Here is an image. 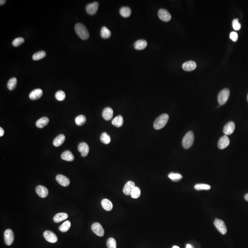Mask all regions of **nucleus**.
<instances>
[{"label": "nucleus", "mask_w": 248, "mask_h": 248, "mask_svg": "<svg viewBox=\"0 0 248 248\" xmlns=\"http://www.w3.org/2000/svg\"><path fill=\"white\" fill-rule=\"evenodd\" d=\"M75 31L77 35L82 40H87L89 37L88 30L83 24L77 23L75 27Z\"/></svg>", "instance_id": "nucleus-1"}, {"label": "nucleus", "mask_w": 248, "mask_h": 248, "mask_svg": "<svg viewBox=\"0 0 248 248\" xmlns=\"http://www.w3.org/2000/svg\"><path fill=\"white\" fill-rule=\"evenodd\" d=\"M169 115L166 114H162L157 118L154 122V128L156 130H159L164 127L168 122Z\"/></svg>", "instance_id": "nucleus-2"}, {"label": "nucleus", "mask_w": 248, "mask_h": 248, "mask_svg": "<svg viewBox=\"0 0 248 248\" xmlns=\"http://www.w3.org/2000/svg\"><path fill=\"white\" fill-rule=\"evenodd\" d=\"M194 140V134L192 131H189L185 135L182 141V145L185 149L190 148L193 144Z\"/></svg>", "instance_id": "nucleus-3"}, {"label": "nucleus", "mask_w": 248, "mask_h": 248, "mask_svg": "<svg viewBox=\"0 0 248 248\" xmlns=\"http://www.w3.org/2000/svg\"><path fill=\"white\" fill-rule=\"evenodd\" d=\"M230 96V91L227 88H225L219 92L218 95V101L220 105L226 103Z\"/></svg>", "instance_id": "nucleus-4"}, {"label": "nucleus", "mask_w": 248, "mask_h": 248, "mask_svg": "<svg viewBox=\"0 0 248 248\" xmlns=\"http://www.w3.org/2000/svg\"><path fill=\"white\" fill-rule=\"evenodd\" d=\"M214 225L220 233L224 235L227 232V228L224 222L222 220L216 218L214 221Z\"/></svg>", "instance_id": "nucleus-5"}, {"label": "nucleus", "mask_w": 248, "mask_h": 248, "mask_svg": "<svg viewBox=\"0 0 248 248\" xmlns=\"http://www.w3.org/2000/svg\"><path fill=\"white\" fill-rule=\"evenodd\" d=\"M4 237L5 244L8 246L11 245L14 241L13 231L10 229H8L5 231Z\"/></svg>", "instance_id": "nucleus-6"}, {"label": "nucleus", "mask_w": 248, "mask_h": 248, "mask_svg": "<svg viewBox=\"0 0 248 248\" xmlns=\"http://www.w3.org/2000/svg\"><path fill=\"white\" fill-rule=\"evenodd\" d=\"M43 236L45 239L51 243H55L57 242V236L51 231H46L43 233Z\"/></svg>", "instance_id": "nucleus-7"}, {"label": "nucleus", "mask_w": 248, "mask_h": 248, "mask_svg": "<svg viewBox=\"0 0 248 248\" xmlns=\"http://www.w3.org/2000/svg\"><path fill=\"white\" fill-rule=\"evenodd\" d=\"M98 7H99V4L98 2L95 1V2H92L86 6V11L89 15H95L98 11Z\"/></svg>", "instance_id": "nucleus-8"}, {"label": "nucleus", "mask_w": 248, "mask_h": 248, "mask_svg": "<svg viewBox=\"0 0 248 248\" xmlns=\"http://www.w3.org/2000/svg\"><path fill=\"white\" fill-rule=\"evenodd\" d=\"M91 230L92 232L97 236L103 237L104 235V231L102 226L100 223L95 222L91 225Z\"/></svg>", "instance_id": "nucleus-9"}, {"label": "nucleus", "mask_w": 248, "mask_h": 248, "mask_svg": "<svg viewBox=\"0 0 248 248\" xmlns=\"http://www.w3.org/2000/svg\"><path fill=\"white\" fill-rule=\"evenodd\" d=\"M158 16L159 19L164 22H168L171 19V15L166 9H159L158 12Z\"/></svg>", "instance_id": "nucleus-10"}, {"label": "nucleus", "mask_w": 248, "mask_h": 248, "mask_svg": "<svg viewBox=\"0 0 248 248\" xmlns=\"http://www.w3.org/2000/svg\"><path fill=\"white\" fill-rule=\"evenodd\" d=\"M78 151L81 153L82 157H86L89 152V147L88 144L85 142L80 143L78 147Z\"/></svg>", "instance_id": "nucleus-11"}, {"label": "nucleus", "mask_w": 248, "mask_h": 248, "mask_svg": "<svg viewBox=\"0 0 248 248\" xmlns=\"http://www.w3.org/2000/svg\"><path fill=\"white\" fill-rule=\"evenodd\" d=\"M56 180L58 184L63 187H67L70 184V181L68 177L63 175H57L56 176Z\"/></svg>", "instance_id": "nucleus-12"}, {"label": "nucleus", "mask_w": 248, "mask_h": 248, "mask_svg": "<svg viewBox=\"0 0 248 248\" xmlns=\"http://www.w3.org/2000/svg\"><path fill=\"white\" fill-rule=\"evenodd\" d=\"M35 191L38 195L41 198H46L48 194V190L47 188L43 186L39 185L37 186Z\"/></svg>", "instance_id": "nucleus-13"}, {"label": "nucleus", "mask_w": 248, "mask_h": 248, "mask_svg": "<svg viewBox=\"0 0 248 248\" xmlns=\"http://www.w3.org/2000/svg\"><path fill=\"white\" fill-rule=\"evenodd\" d=\"M235 129V125L232 121L228 122L224 126L223 132L225 135H231Z\"/></svg>", "instance_id": "nucleus-14"}, {"label": "nucleus", "mask_w": 248, "mask_h": 248, "mask_svg": "<svg viewBox=\"0 0 248 248\" xmlns=\"http://www.w3.org/2000/svg\"><path fill=\"white\" fill-rule=\"evenodd\" d=\"M230 140L227 135H224L220 138L218 143V147L221 149L226 148L229 145Z\"/></svg>", "instance_id": "nucleus-15"}, {"label": "nucleus", "mask_w": 248, "mask_h": 248, "mask_svg": "<svg viewBox=\"0 0 248 248\" xmlns=\"http://www.w3.org/2000/svg\"><path fill=\"white\" fill-rule=\"evenodd\" d=\"M113 110L110 107L105 108L103 111L102 115L103 119L106 121H110L113 116Z\"/></svg>", "instance_id": "nucleus-16"}, {"label": "nucleus", "mask_w": 248, "mask_h": 248, "mask_svg": "<svg viewBox=\"0 0 248 248\" xmlns=\"http://www.w3.org/2000/svg\"><path fill=\"white\" fill-rule=\"evenodd\" d=\"M135 187H136L135 184L133 181H127L123 188V193L126 195H131L132 190Z\"/></svg>", "instance_id": "nucleus-17"}, {"label": "nucleus", "mask_w": 248, "mask_h": 248, "mask_svg": "<svg viewBox=\"0 0 248 248\" xmlns=\"http://www.w3.org/2000/svg\"><path fill=\"white\" fill-rule=\"evenodd\" d=\"M182 69L186 71H191L195 69L197 64L193 61L186 62L182 64Z\"/></svg>", "instance_id": "nucleus-18"}, {"label": "nucleus", "mask_w": 248, "mask_h": 248, "mask_svg": "<svg viewBox=\"0 0 248 248\" xmlns=\"http://www.w3.org/2000/svg\"><path fill=\"white\" fill-rule=\"evenodd\" d=\"M42 94H43V91L42 89H35L30 93L29 98L31 100H36L41 98Z\"/></svg>", "instance_id": "nucleus-19"}, {"label": "nucleus", "mask_w": 248, "mask_h": 248, "mask_svg": "<svg viewBox=\"0 0 248 248\" xmlns=\"http://www.w3.org/2000/svg\"><path fill=\"white\" fill-rule=\"evenodd\" d=\"M134 48L136 50H141L144 49L147 46V42L144 40H139L135 42Z\"/></svg>", "instance_id": "nucleus-20"}, {"label": "nucleus", "mask_w": 248, "mask_h": 248, "mask_svg": "<svg viewBox=\"0 0 248 248\" xmlns=\"http://www.w3.org/2000/svg\"><path fill=\"white\" fill-rule=\"evenodd\" d=\"M61 158L63 160L67 161H72L74 160V156L71 152L69 150H66L62 154Z\"/></svg>", "instance_id": "nucleus-21"}, {"label": "nucleus", "mask_w": 248, "mask_h": 248, "mask_svg": "<svg viewBox=\"0 0 248 248\" xmlns=\"http://www.w3.org/2000/svg\"><path fill=\"white\" fill-rule=\"evenodd\" d=\"M68 218V214L65 213L61 212V213H58L56 214V215L54 216L53 221L56 223H59L62 221L67 219Z\"/></svg>", "instance_id": "nucleus-22"}, {"label": "nucleus", "mask_w": 248, "mask_h": 248, "mask_svg": "<svg viewBox=\"0 0 248 248\" xmlns=\"http://www.w3.org/2000/svg\"><path fill=\"white\" fill-rule=\"evenodd\" d=\"M65 140V136L64 134H60L54 139L53 144L55 147H58L63 144Z\"/></svg>", "instance_id": "nucleus-23"}, {"label": "nucleus", "mask_w": 248, "mask_h": 248, "mask_svg": "<svg viewBox=\"0 0 248 248\" xmlns=\"http://www.w3.org/2000/svg\"><path fill=\"white\" fill-rule=\"evenodd\" d=\"M101 204L104 210L107 211H111L113 207L112 202L108 199H103L101 201Z\"/></svg>", "instance_id": "nucleus-24"}, {"label": "nucleus", "mask_w": 248, "mask_h": 248, "mask_svg": "<svg viewBox=\"0 0 248 248\" xmlns=\"http://www.w3.org/2000/svg\"><path fill=\"white\" fill-rule=\"evenodd\" d=\"M49 121V120L48 118L46 117H43L41 118V119H39L36 121V126L39 128H42L47 125Z\"/></svg>", "instance_id": "nucleus-25"}, {"label": "nucleus", "mask_w": 248, "mask_h": 248, "mask_svg": "<svg viewBox=\"0 0 248 248\" xmlns=\"http://www.w3.org/2000/svg\"><path fill=\"white\" fill-rule=\"evenodd\" d=\"M123 122H124V120H123V117L121 115H118L114 118L112 121L113 125L116 126L117 127H120L122 126L123 125Z\"/></svg>", "instance_id": "nucleus-26"}, {"label": "nucleus", "mask_w": 248, "mask_h": 248, "mask_svg": "<svg viewBox=\"0 0 248 248\" xmlns=\"http://www.w3.org/2000/svg\"><path fill=\"white\" fill-rule=\"evenodd\" d=\"M120 14L124 18H127L132 14V11L129 7H123L120 10Z\"/></svg>", "instance_id": "nucleus-27"}, {"label": "nucleus", "mask_w": 248, "mask_h": 248, "mask_svg": "<svg viewBox=\"0 0 248 248\" xmlns=\"http://www.w3.org/2000/svg\"><path fill=\"white\" fill-rule=\"evenodd\" d=\"M111 33L110 31L105 26L102 28L101 30V36L103 38L107 39L110 37Z\"/></svg>", "instance_id": "nucleus-28"}, {"label": "nucleus", "mask_w": 248, "mask_h": 248, "mask_svg": "<svg viewBox=\"0 0 248 248\" xmlns=\"http://www.w3.org/2000/svg\"><path fill=\"white\" fill-rule=\"evenodd\" d=\"M87 119L85 116L83 115H78L75 119L76 124L78 126H81L86 123Z\"/></svg>", "instance_id": "nucleus-29"}, {"label": "nucleus", "mask_w": 248, "mask_h": 248, "mask_svg": "<svg viewBox=\"0 0 248 248\" xmlns=\"http://www.w3.org/2000/svg\"><path fill=\"white\" fill-rule=\"evenodd\" d=\"M17 83V80L15 77H13L10 79L7 84V87L8 89L10 91H12L15 88Z\"/></svg>", "instance_id": "nucleus-30"}, {"label": "nucleus", "mask_w": 248, "mask_h": 248, "mask_svg": "<svg viewBox=\"0 0 248 248\" xmlns=\"http://www.w3.org/2000/svg\"><path fill=\"white\" fill-rule=\"evenodd\" d=\"M70 226H71L70 222L69 221H66L60 226L59 227V230L61 232L64 233L69 230Z\"/></svg>", "instance_id": "nucleus-31"}, {"label": "nucleus", "mask_w": 248, "mask_h": 248, "mask_svg": "<svg viewBox=\"0 0 248 248\" xmlns=\"http://www.w3.org/2000/svg\"><path fill=\"white\" fill-rule=\"evenodd\" d=\"M100 140L104 144H108L110 142L111 139L108 133L107 132H103L100 136Z\"/></svg>", "instance_id": "nucleus-32"}, {"label": "nucleus", "mask_w": 248, "mask_h": 248, "mask_svg": "<svg viewBox=\"0 0 248 248\" xmlns=\"http://www.w3.org/2000/svg\"><path fill=\"white\" fill-rule=\"evenodd\" d=\"M168 177L174 181H179L182 178V176L181 175L177 173L171 172L169 174Z\"/></svg>", "instance_id": "nucleus-33"}, {"label": "nucleus", "mask_w": 248, "mask_h": 248, "mask_svg": "<svg viewBox=\"0 0 248 248\" xmlns=\"http://www.w3.org/2000/svg\"><path fill=\"white\" fill-rule=\"evenodd\" d=\"M46 56V53L43 51L35 53L33 55L32 58L34 60L37 61L43 58Z\"/></svg>", "instance_id": "nucleus-34"}, {"label": "nucleus", "mask_w": 248, "mask_h": 248, "mask_svg": "<svg viewBox=\"0 0 248 248\" xmlns=\"http://www.w3.org/2000/svg\"><path fill=\"white\" fill-rule=\"evenodd\" d=\"M141 195L140 189L137 187H135L133 188L131 192V195L132 198L133 199H137Z\"/></svg>", "instance_id": "nucleus-35"}, {"label": "nucleus", "mask_w": 248, "mask_h": 248, "mask_svg": "<svg viewBox=\"0 0 248 248\" xmlns=\"http://www.w3.org/2000/svg\"><path fill=\"white\" fill-rule=\"evenodd\" d=\"M194 188L197 190H209L211 188V187L209 185L205 184H197L194 186Z\"/></svg>", "instance_id": "nucleus-36"}, {"label": "nucleus", "mask_w": 248, "mask_h": 248, "mask_svg": "<svg viewBox=\"0 0 248 248\" xmlns=\"http://www.w3.org/2000/svg\"><path fill=\"white\" fill-rule=\"evenodd\" d=\"M107 246L108 248H117L116 242L113 238H110L107 241Z\"/></svg>", "instance_id": "nucleus-37"}, {"label": "nucleus", "mask_w": 248, "mask_h": 248, "mask_svg": "<svg viewBox=\"0 0 248 248\" xmlns=\"http://www.w3.org/2000/svg\"><path fill=\"white\" fill-rule=\"evenodd\" d=\"M65 97V94L63 91H59L55 94L56 99L59 101H62L64 100Z\"/></svg>", "instance_id": "nucleus-38"}, {"label": "nucleus", "mask_w": 248, "mask_h": 248, "mask_svg": "<svg viewBox=\"0 0 248 248\" xmlns=\"http://www.w3.org/2000/svg\"><path fill=\"white\" fill-rule=\"evenodd\" d=\"M24 42V39L23 38L19 37L15 39L12 42V45L15 47H17L20 46L21 44L23 43Z\"/></svg>", "instance_id": "nucleus-39"}, {"label": "nucleus", "mask_w": 248, "mask_h": 248, "mask_svg": "<svg viewBox=\"0 0 248 248\" xmlns=\"http://www.w3.org/2000/svg\"><path fill=\"white\" fill-rule=\"evenodd\" d=\"M232 25L234 30L236 31L239 30L241 28V25L239 23L238 19H234L233 20Z\"/></svg>", "instance_id": "nucleus-40"}, {"label": "nucleus", "mask_w": 248, "mask_h": 248, "mask_svg": "<svg viewBox=\"0 0 248 248\" xmlns=\"http://www.w3.org/2000/svg\"><path fill=\"white\" fill-rule=\"evenodd\" d=\"M230 38L233 42H237L238 39V35L236 32H232L230 34Z\"/></svg>", "instance_id": "nucleus-41"}, {"label": "nucleus", "mask_w": 248, "mask_h": 248, "mask_svg": "<svg viewBox=\"0 0 248 248\" xmlns=\"http://www.w3.org/2000/svg\"><path fill=\"white\" fill-rule=\"evenodd\" d=\"M4 134V130L3 129V128H2V127H0V136L1 137V136H3Z\"/></svg>", "instance_id": "nucleus-42"}, {"label": "nucleus", "mask_w": 248, "mask_h": 248, "mask_svg": "<svg viewBox=\"0 0 248 248\" xmlns=\"http://www.w3.org/2000/svg\"><path fill=\"white\" fill-rule=\"evenodd\" d=\"M6 2V1H5V0H1L0 1V4L1 6L3 5Z\"/></svg>", "instance_id": "nucleus-43"}, {"label": "nucleus", "mask_w": 248, "mask_h": 248, "mask_svg": "<svg viewBox=\"0 0 248 248\" xmlns=\"http://www.w3.org/2000/svg\"><path fill=\"white\" fill-rule=\"evenodd\" d=\"M245 200H246V201H248V193H247V194L245 195Z\"/></svg>", "instance_id": "nucleus-44"}, {"label": "nucleus", "mask_w": 248, "mask_h": 248, "mask_svg": "<svg viewBox=\"0 0 248 248\" xmlns=\"http://www.w3.org/2000/svg\"><path fill=\"white\" fill-rule=\"evenodd\" d=\"M186 248H193V246L191 245H189V244H188V245H187V246H186Z\"/></svg>", "instance_id": "nucleus-45"}, {"label": "nucleus", "mask_w": 248, "mask_h": 248, "mask_svg": "<svg viewBox=\"0 0 248 248\" xmlns=\"http://www.w3.org/2000/svg\"><path fill=\"white\" fill-rule=\"evenodd\" d=\"M172 248H180L178 246H174Z\"/></svg>", "instance_id": "nucleus-46"}, {"label": "nucleus", "mask_w": 248, "mask_h": 248, "mask_svg": "<svg viewBox=\"0 0 248 248\" xmlns=\"http://www.w3.org/2000/svg\"><path fill=\"white\" fill-rule=\"evenodd\" d=\"M247 99H248V97H247Z\"/></svg>", "instance_id": "nucleus-47"}]
</instances>
